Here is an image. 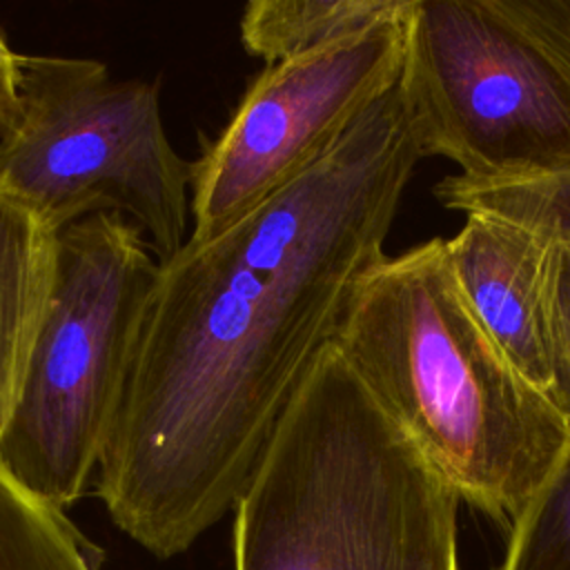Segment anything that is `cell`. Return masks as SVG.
Wrapping results in <instances>:
<instances>
[{"label": "cell", "instance_id": "2e32d148", "mask_svg": "<svg viewBox=\"0 0 570 570\" xmlns=\"http://www.w3.org/2000/svg\"><path fill=\"white\" fill-rule=\"evenodd\" d=\"M4 33L0 31V138L9 134L22 116V89H20V62Z\"/></svg>", "mask_w": 570, "mask_h": 570}, {"label": "cell", "instance_id": "5b68a950", "mask_svg": "<svg viewBox=\"0 0 570 570\" xmlns=\"http://www.w3.org/2000/svg\"><path fill=\"white\" fill-rule=\"evenodd\" d=\"M20 122L0 138V194L56 234L98 214L122 216L158 263L187 243L191 171L171 145L158 85L114 78L105 62L20 53Z\"/></svg>", "mask_w": 570, "mask_h": 570}, {"label": "cell", "instance_id": "9a60e30c", "mask_svg": "<svg viewBox=\"0 0 570 570\" xmlns=\"http://www.w3.org/2000/svg\"><path fill=\"white\" fill-rule=\"evenodd\" d=\"M570 76V0H492Z\"/></svg>", "mask_w": 570, "mask_h": 570}, {"label": "cell", "instance_id": "ba28073f", "mask_svg": "<svg viewBox=\"0 0 570 570\" xmlns=\"http://www.w3.org/2000/svg\"><path fill=\"white\" fill-rule=\"evenodd\" d=\"M552 247L501 216L470 212L445 240L454 281L514 367L548 394V276Z\"/></svg>", "mask_w": 570, "mask_h": 570}, {"label": "cell", "instance_id": "8992f818", "mask_svg": "<svg viewBox=\"0 0 570 570\" xmlns=\"http://www.w3.org/2000/svg\"><path fill=\"white\" fill-rule=\"evenodd\" d=\"M399 85L421 156L463 176L570 165V76L492 0H410Z\"/></svg>", "mask_w": 570, "mask_h": 570}, {"label": "cell", "instance_id": "7c38bea8", "mask_svg": "<svg viewBox=\"0 0 570 570\" xmlns=\"http://www.w3.org/2000/svg\"><path fill=\"white\" fill-rule=\"evenodd\" d=\"M0 570H94L82 537L0 465Z\"/></svg>", "mask_w": 570, "mask_h": 570}, {"label": "cell", "instance_id": "277c9868", "mask_svg": "<svg viewBox=\"0 0 570 570\" xmlns=\"http://www.w3.org/2000/svg\"><path fill=\"white\" fill-rule=\"evenodd\" d=\"M158 269L122 216L58 232L51 292L0 434V465L58 512L85 494L100 463Z\"/></svg>", "mask_w": 570, "mask_h": 570}, {"label": "cell", "instance_id": "9c48e42d", "mask_svg": "<svg viewBox=\"0 0 570 570\" xmlns=\"http://www.w3.org/2000/svg\"><path fill=\"white\" fill-rule=\"evenodd\" d=\"M56 238L33 212L0 194V434L51 292Z\"/></svg>", "mask_w": 570, "mask_h": 570}, {"label": "cell", "instance_id": "5bb4252c", "mask_svg": "<svg viewBox=\"0 0 570 570\" xmlns=\"http://www.w3.org/2000/svg\"><path fill=\"white\" fill-rule=\"evenodd\" d=\"M548 396L570 425V245H554L548 276Z\"/></svg>", "mask_w": 570, "mask_h": 570}, {"label": "cell", "instance_id": "7a4b0ae2", "mask_svg": "<svg viewBox=\"0 0 570 570\" xmlns=\"http://www.w3.org/2000/svg\"><path fill=\"white\" fill-rule=\"evenodd\" d=\"M334 347L461 501L508 525L559 463L570 425L481 325L445 238L385 256Z\"/></svg>", "mask_w": 570, "mask_h": 570}, {"label": "cell", "instance_id": "6da1fadb", "mask_svg": "<svg viewBox=\"0 0 570 570\" xmlns=\"http://www.w3.org/2000/svg\"><path fill=\"white\" fill-rule=\"evenodd\" d=\"M399 80L307 171L160 263L98 463L114 523L160 559L247 488L334 343L421 160Z\"/></svg>", "mask_w": 570, "mask_h": 570}, {"label": "cell", "instance_id": "8fae6325", "mask_svg": "<svg viewBox=\"0 0 570 570\" xmlns=\"http://www.w3.org/2000/svg\"><path fill=\"white\" fill-rule=\"evenodd\" d=\"M434 196L443 207L501 216L550 245H570V165L503 178L450 174L434 185Z\"/></svg>", "mask_w": 570, "mask_h": 570}, {"label": "cell", "instance_id": "30bf717a", "mask_svg": "<svg viewBox=\"0 0 570 570\" xmlns=\"http://www.w3.org/2000/svg\"><path fill=\"white\" fill-rule=\"evenodd\" d=\"M410 0H254L240 16V42L265 65L367 31Z\"/></svg>", "mask_w": 570, "mask_h": 570}, {"label": "cell", "instance_id": "3957f363", "mask_svg": "<svg viewBox=\"0 0 570 570\" xmlns=\"http://www.w3.org/2000/svg\"><path fill=\"white\" fill-rule=\"evenodd\" d=\"M459 503L332 343L234 505V570H459Z\"/></svg>", "mask_w": 570, "mask_h": 570}, {"label": "cell", "instance_id": "52a82bcc", "mask_svg": "<svg viewBox=\"0 0 570 570\" xmlns=\"http://www.w3.org/2000/svg\"><path fill=\"white\" fill-rule=\"evenodd\" d=\"M405 11L356 36L265 65L194 163L189 238L220 234L316 165L399 80Z\"/></svg>", "mask_w": 570, "mask_h": 570}, {"label": "cell", "instance_id": "4fadbf2b", "mask_svg": "<svg viewBox=\"0 0 570 570\" xmlns=\"http://www.w3.org/2000/svg\"><path fill=\"white\" fill-rule=\"evenodd\" d=\"M499 570H570V441L543 485L510 523Z\"/></svg>", "mask_w": 570, "mask_h": 570}]
</instances>
